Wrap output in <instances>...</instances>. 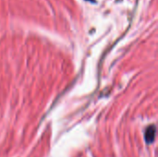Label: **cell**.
Listing matches in <instances>:
<instances>
[{
  "mask_svg": "<svg viewBox=\"0 0 158 157\" xmlns=\"http://www.w3.org/2000/svg\"><path fill=\"white\" fill-rule=\"evenodd\" d=\"M89 1H91V0H89Z\"/></svg>",
  "mask_w": 158,
  "mask_h": 157,
  "instance_id": "7a4b0ae2",
  "label": "cell"
},
{
  "mask_svg": "<svg viewBox=\"0 0 158 157\" xmlns=\"http://www.w3.org/2000/svg\"><path fill=\"white\" fill-rule=\"evenodd\" d=\"M156 128L155 125L149 126L146 129L145 131V141L148 144L153 143L155 139H156Z\"/></svg>",
  "mask_w": 158,
  "mask_h": 157,
  "instance_id": "6da1fadb",
  "label": "cell"
}]
</instances>
